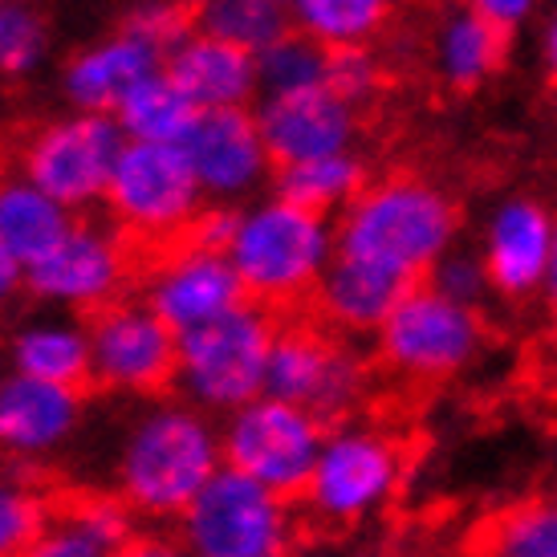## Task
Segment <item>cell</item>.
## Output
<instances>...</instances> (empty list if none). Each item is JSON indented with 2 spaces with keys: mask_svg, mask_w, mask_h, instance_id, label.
<instances>
[{
  "mask_svg": "<svg viewBox=\"0 0 557 557\" xmlns=\"http://www.w3.org/2000/svg\"><path fill=\"white\" fill-rule=\"evenodd\" d=\"M456 203L423 175H387L358 191L338 228V257L428 281L456 236Z\"/></svg>",
  "mask_w": 557,
  "mask_h": 557,
  "instance_id": "6da1fadb",
  "label": "cell"
},
{
  "mask_svg": "<svg viewBox=\"0 0 557 557\" xmlns=\"http://www.w3.org/2000/svg\"><path fill=\"white\" fill-rule=\"evenodd\" d=\"M488 325L472 306L451 301L432 281L416 285L403 297L395 313L379 325V374H387L391 411H407V399H423V391H440L448 379L465 371L468 362L484 350Z\"/></svg>",
  "mask_w": 557,
  "mask_h": 557,
  "instance_id": "7a4b0ae2",
  "label": "cell"
},
{
  "mask_svg": "<svg viewBox=\"0 0 557 557\" xmlns=\"http://www.w3.org/2000/svg\"><path fill=\"white\" fill-rule=\"evenodd\" d=\"M224 468L220 435L191 407L168 403L135 423L126 435L119 484L123 500L143 517H184L203 484Z\"/></svg>",
  "mask_w": 557,
  "mask_h": 557,
  "instance_id": "3957f363",
  "label": "cell"
},
{
  "mask_svg": "<svg viewBox=\"0 0 557 557\" xmlns=\"http://www.w3.org/2000/svg\"><path fill=\"white\" fill-rule=\"evenodd\" d=\"M264 395L310 411L325 432H338L374 399V367L346 346L338 330L306 306L277 318Z\"/></svg>",
  "mask_w": 557,
  "mask_h": 557,
  "instance_id": "277c9868",
  "label": "cell"
},
{
  "mask_svg": "<svg viewBox=\"0 0 557 557\" xmlns=\"http://www.w3.org/2000/svg\"><path fill=\"white\" fill-rule=\"evenodd\" d=\"M228 261L245 281L248 301L277 318L306 310L318 294L322 273L330 269L325 220L285 200L261 203L240 216Z\"/></svg>",
  "mask_w": 557,
  "mask_h": 557,
  "instance_id": "5b68a950",
  "label": "cell"
},
{
  "mask_svg": "<svg viewBox=\"0 0 557 557\" xmlns=\"http://www.w3.org/2000/svg\"><path fill=\"white\" fill-rule=\"evenodd\" d=\"M273 338H277V313L245 301L240 310L180 334L175 383L191 403L233 416L264 395Z\"/></svg>",
  "mask_w": 557,
  "mask_h": 557,
  "instance_id": "8992f818",
  "label": "cell"
},
{
  "mask_svg": "<svg viewBox=\"0 0 557 557\" xmlns=\"http://www.w3.org/2000/svg\"><path fill=\"white\" fill-rule=\"evenodd\" d=\"M325 440L330 432L310 411L261 395L228 416V428L220 435V451H224V465L236 468L240 476L257 480L261 488L289 505V500H306L310 493Z\"/></svg>",
  "mask_w": 557,
  "mask_h": 557,
  "instance_id": "52a82bcc",
  "label": "cell"
},
{
  "mask_svg": "<svg viewBox=\"0 0 557 557\" xmlns=\"http://www.w3.org/2000/svg\"><path fill=\"white\" fill-rule=\"evenodd\" d=\"M180 542L191 557H285L289 509L281 496L224 465L184 509Z\"/></svg>",
  "mask_w": 557,
  "mask_h": 557,
  "instance_id": "ba28073f",
  "label": "cell"
},
{
  "mask_svg": "<svg viewBox=\"0 0 557 557\" xmlns=\"http://www.w3.org/2000/svg\"><path fill=\"white\" fill-rule=\"evenodd\" d=\"M416 460V435H399L391 428H338L325 440L306 500L322 521H355L379 500H387Z\"/></svg>",
  "mask_w": 557,
  "mask_h": 557,
  "instance_id": "9c48e42d",
  "label": "cell"
},
{
  "mask_svg": "<svg viewBox=\"0 0 557 557\" xmlns=\"http://www.w3.org/2000/svg\"><path fill=\"white\" fill-rule=\"evenodd\" d=\"M123 236L143 245H163L200 212V184L180 156V147L126 143L107 191Z\"/></svg>",
  "mask_w": 557,
  "mask_h": 557,
  "instance_id": "30bf717a",
  "label": "cell"
},
{
  "mask_svg": "<svg viewBox=\"0 0 557 557\" xmlns=\"http://www.w3.org/2000/svg\"><path fill=\"white\" fill-rule=\"evenodd\" d=\"M94 358V387L159 395L180 371V334L151 306L119 297L86 313Z\"/></svg>",
  "mask_w": 557,
  "mask_h": 557,
  "instance_id": "8fae6325",
  "label": "cell"
},
{
  "mask_svg": "<svg viewBox=\"0 0 557 557\" xmlns=\"http://www.w3.org/2000/svg\"><path fill=\"white\" fill-rule=\"evenodd\" d=\"M123 156V126L107 114H78L37 131L25 147V175L62 208H78L110 191Z\"/></svg>",
  "mask_w": 557,
  "mask_h": 557,
  "instance_id": "7c38bea8",
  "label": "cell"
},
{
  "mask_svg": "<svg viewBox=\"0 0 557 557\" xmlns=\"http://www.w3.org/2000/svg\"><path fill=\"white\" fill-rule=\"evenodd\" d=\"M131 281H135V269H131L123 236H107L86 224L70 228L62 245L25 269V285L33 294L62 306H78L82 313H94L126 297L123 289Z\"/></svg>",
  "mask_w": 557,
  "mask_h": 557,
  "instance_id": "4fadbf2b",
  "label": "cell"
},
{
  "mask_svg": "<svg viewBox=\"0 0 557 557\" xmlns=\"http://www.w3.org/2000/svg\"><path fill=\"white\" fill-rule=\"evenodd\" d=\"M257 126L269 159L277 168H294V163L346 156L358 131V110L330 86H313V90L264 98L257 110Z\"/></svg>",
  "mask_w": 557,
  "mask_h": 557,
  "instance_id": "5bb4252c",
  "label": "cell"
},
{
  "mask_svg": "<svg viewBox=\"0 0 557 557\" xmlns=\"http://www.w3.org/2000/svg\"><path fill=\"white\" fill-rule=\"evenodd\" d=\"M143 281H147V306L175 334L216 322L248 301L245 281L224 252H168L143 273Z\"/></svg>",
  "mask_w": 557,
  "mask_h": 557,
  "instance_id": "9a60e30c",
  "label": "cell"
},
{
  "mask_svg": "<svg viewBox=\"0 0 557 557\" xmlns=\"http://www.w3.org/2000/svg\"><path fill=\"white\" fill-rule=\"evenodd\" d=\"M175 147L187 159L200 191H212V196H240L269 168L261 126L240 107L196 110V119Z\"/></svg>",
  "mask_w": 557,
  "mask_h": 557,
  "instance_id": "2e32d148",
  "label": "cell"
},
{
  "mask_svg": "<svg viewBox=\"0 0 557 557\" xmlns=\"http://www.w3.org/2000/svg\"><path fill=\"white\" fill-rule=\"evenodd\" d=\"M82 419V391L41 383L29 374L0 379V451L41 456L53 451Z\"/></svg>",
  "mask_w": 557,
  "mask_h": 557,
  "instance_id": "e0dca14e",
  "label": "cell"
},
{
  "mask_svg": "<svg viewBox=\"0 0 557 557\" xmlns=\"http://www.w3.org/2000/svg\"><path fill=\"white\" fill-rule=\"evenodd\" d=\"M554 220L542 203L512 200L496 212L484 248V277L505 297H525L545 285L549 252H554Z\"/></svg>",
  "mask_w": 557,
  "mask_h": 557,
  "instance_id": "ac0fdd59",
  "label": "cell"
},
{
  "mask_svg": "<svg viewBox=\"0 0 557 557\" xmlns=\"http://www.w3.org/2000/svg\"><path fill=\"white\" fill-rule=\"evenodd\" d=\"M416 285H423V281H407L399 273L374 269V264L334 257L330 269L322 273V281H318L310 310L338 334H362V330H379L387 322L395 306Z\"/></svg>",
  "mask_w": 557,
  "mask_h": 557,
  "instance_id": "d6986e66",
  "label": "cell"
},
{
  "mask_svg": "<svg viewBox=\"0 0 557 557\" xmlns=\"http://www.w3.org/2000/svg\"><path fill=\"white\" fill-rule=\"evenodd\" d=\"M131 512L119 496H62L46 505V525L29 557H119L135 542Z\"/></svg>",
  "mask_w": 557,
  "mask_h": 557,
  "instance_id": "ffe728a7",
  "label": "cell"
},
{
  "mask_svg": "<svg viewBox=\"0 0 557 557\" xmlns=\"http://www.w3.org/2000/svg\"><path fill=\"white\" fill-rule=\"evenodd\" d=\"M168 78L184 90V98L196 110L245 107L252 90L261 86L257 58L220 37H208V33H191L184 46L171 53Z\"/></svg>",
  "mask_w": 557,
  "mask_h": 557,
  "instance_id": "44dd1931",
  "label": "cell"
},
{
  "mask_svg": "<svg viewBox=\"0 0 557 557\" xmlns=\"http://www.w3.org/2000/svg\"><path fill=\"white\" fill-rule=\"evenodd\" d=\"M163 62L168 58L159 49H151L147 41L131 37V33H119V37L86 49L82 58L70 62V70H65V94L86 114L119 110L126 102V94L139 90L147 78H156Z\"/></svg>",
  "mask_w": 557,
  "mask_h": 557,
  "instance_id": "7402d4cb",
  "label": "cell"
},
{
  "mask_svg": "<svg viewBox=\"0 0 557 557\" xmlns=\"http://www.w3.org/2000/svg\"><path fill=\"white\" fill-rule=\"evenodd\" d=\"M451 557H557L554 496L496 505L456 537Z\"/></svg>",
  "mask_w": 557,
  "mask_h": 557,
  "instance_id": "603a6c76",
  "label": "cell"
},
{
  "mask_svg": "<svg viewBox=\"0 0 557 557\" xmlns=\"http://www.w3.org/2000/svg\"><path fill=\"white\" fill-rule=\"evenodd\" d=\"M13 367L16 374H29L41 383L82 391L94 387V358L86 325L41 322L21 330L13 338Z\"/></svg>",
  "mask_w": 557,
  "mask_h": 557,
  "instance_id": "cb8c5ba5",
  "label": "cell"
},
{
  "mask_svg": "<svg viewBox=\"0 0 557 557\" xmlns=\"http://www.w3.org/2000/svg\"><path fill=\"white\" fill-rule=\"evenodd\" d=\"M70 228L74 224L65 216V208L58 200H49L41 187H33L29 180L0 184V245L25 269L62 245Z\"/></svg>",
  "mask_w": 557,
  "mask_h": 557,
  "instance_id": "d4e9b609",
  "label": "cell"
},
{
  "mask_svg": "<svg viewBox=\"0 0 557 557\" xmlns=\"http://www.w3.org/2000/svg\"><path fill=\"white\" fill-rule=\"evenodd\" d=\"M509 49V29H500L496 21L480 16L476 9L451 13L444 29L435 37V62L440 78L456 90H472L484 78H493Z\"/></svg>",
  "mask_w": 557,
  "mask_h": 557,
  "instance_id": "484cf974",
  "label": "cell"
},
{
  "mask_svg": "<svg viewBox=\"0 0 557 557\" xmlns=\"http://www.w3.org/2000/svg\"><path fill=\"white\" fill-rule=\"evenodd\" d=\"M191 119H196V107L187 102L184 90L168 74L147 78L139 90L126 94V102L119 107L123 135H131L135 143H159V147H175L191 126Z\"/></svg>",
  "mask_w": 557,
  "mask_h": 557,
  "instance_id": "4316f807",
  "label": "cell"
},
{
  "mask_svg": "<svg viewBox=\"0 0 557 557\" xmlns=\"http://www.w3.org/2000/svg\"><path fill=\"white\" fill-rule=\"evenodd\" d=\"M391 9L395 0H294L301 33L325 49H367L391 21Z\"/></svg>",
  "mask_w": 557,
  "mask_h": 557,
  "instance_id": "83f0119b",
  "label": "cell"
},
{
  "mask_svg": "<svg viewBox=\"0 0 557 557\" xmlns=\"http://www.w3.org/2000/svg\"><path fill=\"white\" fill-rule=\"evenodd\" d=\"M362 187H367L362 163L350 156L313 159V163H294V168L277 171V200L297 203V208H306L313 216H325L338 203L350 208Z\"/></svg>",
  "mask_w": 557,
  "mask_h": 557,
  "instance_id": "f1b7e54d",
  "label": "cell"
},
{
  "mask_svg": "<svg viewBox=\"0 0 557 557\" xmlns=\"http://www.w3.org/2000/svg\"><path fill=\"white\" fill-rule=\"evenodd\" d=\"M196 25L208 37H220L252 58H261L264 49L277 46L289 33V21L273 0H203L196 9Z\"/></svg>",
  "mask_w": 557,
  "mask_h": 557,
  "instance_id": "f546056e",
  "label": "cell"
},
{
  "mask_svg": "<svg viewBox=\"0 0 557 557\" xmlns=\"http://www.w3.org/2000/svg\"><path fill=\"white\" fill-rule=\"evenodd\" d=\"M257 74L261 86L273 94H294V90H313L325 86L330 74V49L322 41H313L310 33H285L277 46H269L257 58Z\"/></svg>",
  "mask_w": 557,
  "mask_h": 557,
  "instance_id": "4dcf8cb0",
  "label": "cell"
},
{
  "mask_svg": "<svg viewBox=\"0 0 557 557\" xmlns=\"http://www.w3.org/2000/svg\"><path fill=\"white\" fill-rule=\"evenodd\" d=\"M46 53V21L33 13L29 4H0V74L21 78Z\"/></svg>",
  "mask_w": 557,
  "mask_h": 557,
  "instance_id": "1f68e13d",
  "label": "cell"
},
{
  "mask_svg": "<svg viewBox=\"0 0 557 557\" xmlns=\"http://www.w3.org/2000/svg\"><path fill=\"white\" fill-rule=\"evenodd\" d=\"M46 525V500L13 480H0V557H29Z\"/></svg>",
  "mask_w": 557,
  "mask_h": 557,
  "instance_id": "d6a6232c",
  "label": "cell"
},
{
  "mask_svg": "<svg viewBox=\"0 0 557 557\" xmlns=\"http://www.w3.org/2000/svg\"><path fill=\"white\" fill-rule=\"evenodd\" d=\"M196 29V9L191 4H180V0H151L135 13L126 16L123 33L147 41L151 49H159L163 58H171L175 49L184 46L187 37Z\"/></svg>",
  "mask_w": 557,
  "mask_h": 557,
  "instance_id": "836d02e7",
  "label": "cell"
},
{
  "mask_svg": "<svg viewBox=\"0 0 557 557\" xmlns=\"http://www.w3.org/2000/svg\"><path fill=\"white\" fill-rule=\"evenodd\" d=\"M325 86L358 110L362 102H371L374 90L383 86V70H379V62L371 58V49H330Z\"/></svg>",
  "mask_w": 557,
  "mask_h": 557,
  "instance_id": "e575fe53",
  "label": "cell"
},
{
  "mask_svg": "<svg viewBox=\"0 0 557 557\" xmlns=\"http://www.w3.org/2000/svg\"><path fill=\"white\" fill-rule=\"evenodd\" d=\"M428 281H432L440 294H448L451 301H460V306H472L480 297V289L488 285L484 264H472L468 257H451V261L435 264V273Z\"/></svg>",
  "mask_w": 557,
  "mask_h": 557,
  "instance_id": "d590c367",
  "label": "cell"
},
{
  "mask_svg": "<svg viewBox=\"0 0 557 557\" xmlns=\"http://www.w3.org/2000/svg\"><path fill=\"white\" fill-rule=\"evenodd\" d=\"M472 9H476L480 16L496 21L500 29H509V25H517V21L533 9V0H472Z\"/></svg>",
  "mask_w": 557,
  "mask_h": 557,
  "instance_id": "8d00e7d4",
  "label": "cell"
},
{
  "mask_svg": "<svg viewBox=\"0 0 557 557\" xmlns=\"http://www.w3.org/2000/svg\"><path fill=\"white\" fill-rule=\"evenodd\" d=\"M21 281H25V264L16 261L13 252L0 245V306L21 289Z\"/></svg>",
  "mask_w": 557,
  "mask_h": 557,
  "instance_id": "74e56055",
  "label": "cell"
},
{
  "mask_svg": "<svg viewBox=\"0 0 557 557\" xmlns=\"http://www.w3.org/2000/svg\"><path fill=\"white\" fill-rule=\"evenodd\" d=\"M119 557H191L184 545H171V542H156V537H135L126 545Z\"/></svg>",
  "mask_w": 557,
  "mask_h": 557,
  "instance_id": "f35d334b",
  "label": "cell"
},
{
  "mask_svg": "<svg viewBox=\"0 0 557 557\" xmlns=\"http://www.w3.org/2000/svg\"><path fill=\"white\" fill-rule=\"evenodd\" d=\"M545 301L557 313V228H554V252H549V269H545Z\"/></svg>",
  "mask_w": 557,
  "mask_h": 557,
  "instance_id": "ab89813d",
  "label": "cell"
},
{
  "mask_svg": "<svg viewBox=\"0 0 557 557\" xmlns=\"http://www.w3.org/2000/svg\"><path fill=\"white\" fill-rule=\"evenodd\" d=\"M545 58H549V70L557 74V16L554 25H549V37H545Z\"/></svg>",
  "mask_w": 557,
  "mask_h": 557,
  "instance_id": "60d3db41",
  "label": "cell"
},
{
  "mask_svg": "<svg viewBox=\"0 0 557 557\" xmlns=\"http://www.w3.org/2000/svg\"><path fill=\"white\" fill-rule=\"evenodd\" d=\"M180 4H191V9H200L203 0H180Z\"/></svg>",
  "mask_w": 557,
  "mask_h": 557,
  "instance_id": "b9f144b4",
  "label": "cell"
},
{
  "mask_svg": "<svg viewBox=\"0 0 557 557\" xmlns=\"http://www.w3.org/2000/svg\"><path fill=\"white\" fill-rule=\"evenodd\" d=\"M0 4H13V0H0Z\"/></svg>",
  "mask_w": 557,
  "mask_h": 557,
  "instance_id": "7bdbcfd3",
  "label": "cell"
},
{
  "mask_svg": "<svg viewBox=\"0 0 557 557\" xmlns=\"http://www.w3.org/2000/svg\"><path fill=\"white\" fill-rule=\"evenodd\" d=\"M273 4H285V0H273Z\"/></svg>",
  "mask_w": 557,
  "mask_h": 557,
  "instance_id": "ee69618b",
  "label": "cell"
},
{
  "mask_svg": "<svg viewBox=\"0 0 557 557\" xmlns=\"http://www.w3.org/2000/svg\"><path fill=\"white\" fill-rule=\"evenodd\" d=\"M554 505H557V496H554Z\"/></svg>",
  "mask_w": 557,
  "mask_h": 557,
  "instance_id": "f6af8a7d",
  "label": "cell"
}]
</instances>
